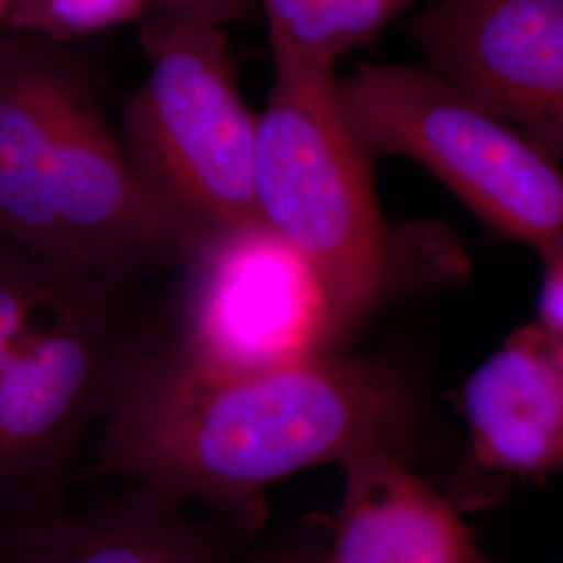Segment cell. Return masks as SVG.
I'll return each mask as SVG.
<instances>
[{
    "label": "cell",
    "mask_w": 563,
    "mask_h": 563,
    "mask_svg": "<svg viewBox=\"0 0 563 563\" xmlns=\"http://www.w3.org/2000/svg\"><path fill=\"white\" fill-rule=\"evenodd\" d=\"M420 397L388 355L339 351L257 372L192 363L159 332L99 423L90 476L262 526L267 486L367 449L411 457Z\"/></svg>",
    "instance_id": "6da1fadb"
},
{
    "label": "cell",
    "mask_w": 563,
    "mask_h": 563,
    "mask_svg": "<svg viewBox=\"0 0 563 563\" xmlns=\"http://www.w3.org/2000/svg\"><path fill=\"white\" fill-rule=\"evenodd\" d=\"M0 230L123 290L186 257L134 178L78 42L0 32Z\"/></svg>",
    "instance_id": "7a4b0ae2"
},
{
    "label": "cell",
    "mask_w": 563,
    "mask_h": 563,
    "mask_svg": "<svg viewBox=\"0 0 563 563\" xmlns=\"http://www.w3.org/2000/svg\"><path fill=\"white\" fill-rule=\"evenodd\" d=\"M257 115L255 218L311 263L357 334L386 302L462 272L443 230L384 220L336 69L272 60Z\"/></svg>",
    "instance_id": "3957f363"
},
{
    "label": "cell",
    "mask_w": 563,
    "mask_h": 563,
    "mask_svg": "<svg viewBox=\"0 0 563 563\" xmlns=\"http://www.w3.org/2000/svg\"><path fill=\"white\" fill-rule=\"evenodd\" d=\"M141 42L148 69L118 132L142 192L188 255L255 220L257 115L222 25L148 13Z\"/></svg>",
    "instance_id": "277c9868"
},
{
    "label": "cell",
    "mask_w": 563,
    "mask_h": 563,
    "mask_svg": "<svg viewBox=\"0 0 563 563\" xmlns=\"http://www.w3.org/2000/svg\"><path fill=\"white\" fill-rule=\"evenodd\" d=\"M339 101L369 163L422 165L501 239L539 257L563 246V169L426 63H362Z\"/></svg>",
    "instance_id": "5b68a950"
},
{
    "label": "cell",
    "mask_w": 563,
    "mask_h": 563,
    "mask_svg": "<svg viewBox=\"0 0 563 563\" xmlns=\"http://www.w3.org/2000/svg\"><path fill=\"white\" fill-rule=\"evenodd\" d=\"M130 292L90 282L0 369V523L65 507L84 439L157 334Z\"/></svg>",
    "instance_id": "8992f818"
},
{
    "label": "cell",
    "mask_w": 563,
    "mask_h": 563,
    "mask_svg": "<svg viewBox=\"0 0 563 563\" xmlns=\"http://www.w3.org/2000/svg\"><path fill=\"white\" fill-rule=\"evenodd\" d=\"M163 344L202 367L257 372L346 351L355 336L322 274L257 218L197 244L174 269Z\"/></svg>",
    "instance_id": "52a82bcc"
},
{
    "label": "cell",
    "mask_w": 563,
    "mask_h": 563,
    "mask_svg": "<svg viewBox=\"0 0 563 563\" xmlns=\"http://www.w3.org/2000/svg\"><path fill=\"white\" fill-rule=\"evenodd\" d=\"M426 65L563 159V0H426L407 20Z\"/></svg>",
    "instance_id": "ba28073f"
},
{
    "label": "cell",
    "mask_w": 563,
    "mask_h": 563,
    "mask_svg": "<svg viewBox=\"0 0 563 563\" xmlns=\"http://www.w3.org/2000/svg\"><path fill=\"white\" fill-rule=\"evenodd\" d=\"M190 509L159 490L130 486L80 511L60 507L0 523V563H232L260 528Z\"/></svg>",
    "instance_id": "9c48e42d"
},
{
    "label": "cell",
    "mask_w": 563,
    "mask_h": 563,
    "mask_svg": "<svg viewBox=\"0 0 563 563\" xmlns=\"http://www.w3.org/2000/svg\"><path fill=\"white\" fill-rule=\"evenodd\" d=\"M472 465L514 478L563 474V355L539 323L511 332L467 378Z\"/></svg>",
    "instance_id": "30bf717a"
},
{
    "label": "cell",
    "mask_w": 563,
    "mask_h": 563,
    "mask_svg": "<svg viewBox=\"0 0 563 563\" xmlns=\"http://www.w3.org/2000/svg\"><path fill=\"white\" fill-rule=\"evenodd\" d=\"M341 467L342 499L322 563H490L401 453L367 449Z\"/></svg>",
    "instance_id": "8fae6325"
},
{
    "label": "cell",
    "mask_w": 563,
    "mask_h": 563,
    "mask_svg": "<svg viewBox=\"0 0 563 563\" xmlns=\"http://www.w3.org/2000/svg\"><path fill=\"white\" fill-rule=\"evenodd\" d=\"M426 0H257L272 60L336 69Z\"/></svg>",
    "instance_id": "7c38bea8"
},
{
    "label": "cell",
    "mask_w": 563,
    "mask_h": 563,
    "mask_svg": "<svg viewBox=\"0 0 563 563\" xmlns=\"http://www.w3.org/2000/svg\"><path fill=\"white\" fill-rule=\"evenodd\" d=\"M90 282L101 280L44 257L0 230V369L48 313Z\"/></svg>",
    "instance_id": "4fadbf2b"
},
{
    "label": "cell",
    "mask_w": 563,
    "mask_h": 563,
    "mask_svg": "<svg viewBox=\"0 0 563 563\" xmlns=\"http://www.w3.org/2000/svg\"><path fill=\"white\" fill-rule=\"evenodd\" d=\"M151 11L153 0H15L4 30L53 42H80L144 20Z\"/></svg>",
    "instance_id": "5bb4252c"
},
{
    "label": "cell",
    "mask_w": 563,
    "mask_h": 563,
    "mask_svg": "<svg viewBox=\"0 0 563 563\" xmlns=\"http://www.w3.org/2000/svg\"><path fill=\"white\" fill-rule=\"evenodd\" d=\"M543 282L539 290V325L563 355V246L541 257Z\"/></svg>",
    "instance_id": "9a60e30c"
},
{
    "label": "cell",
    "mask_w": 563,
    "mask_h": 563,
    "mask_svg": "<svg viewBox=\"0 0 563 563\" xmlns=\"http://www.w3.org/2000/svg\"><path fill=\"white\" fill-rule=\"evenodd\" d=\"M257 9V0H153L151 13L225 27Z\"/></svg>",
    "instance_id": "2e32d148"
},
{
    "label": "cell",
    "mask_w": 563,
    "mask_h": 563,
    "mask_svg": "<svg viewBox=\"0 0 563 563\" xmlns=\"http://www.w3.org/2000/svg\"><path fill=\"white\" fill-rule=\"evenodd\" d=\"M232 563H322V558L318 555H311L309 551L305 549H269V551H262V553H255L246 560H234Z\"/></svg>",
    "instance_id": "e0dca14e"
},
{
    "label": "cell",
    "mask_w": 563,
    "mask_h": 563,
    "mask_svg": "<svg viewBox=\"0 0 563 563\" xmlns=\"http://www.w3.org/2000/svg\"><path fill=\"white\" fill-rule=\"evenodd\" d=\"M13 4H15V0H0V32L7 27Z\"/></svg>",
    "instance_id": "ac0fdd59"
}]
</instances>
